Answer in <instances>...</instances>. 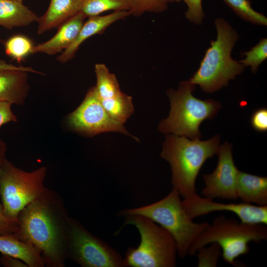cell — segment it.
Segmentation results:
<instances>
[{
	"label": "cell",
	"instance_id": "obj_1",
	"mask_svg": "<svg viewBox=\"0 0 267 267\" xmlns=\"http://www.w3.org/2000/svg\"><path fill=\"white\" fill-rule=\"evenodd\" d=\"M70 217L60 196L48 189L19 213L13 235L35 248L48 267H63L68 258Z\"/></svg>",
	"mask_w": 267,
	"mask_h": 267
},
{
	"label": "cell",
	"instance_id": "obj_2",
	"mask_svg": "<svg viewBox=\"0 0 267 267\" xmlns=\"http://www.w3.org/2000/svg\"><path fill=\"white\" fill-rule=\"evenodd\" d=\"M220 135L207 140L168 134L160 155L171 165L173 188L183 199L196 194L195 180L205 161L217 153Z\"/></svg>",
	"mask_w": 267,
	"mask_h": 267
},
{
	"label": "cell",
	"instance_id": "obj_3",
	"mask_svg": "<svg viewBox=\"0 0 267 267\" xmlns=\"http://www.w3.org/2000/svg\"><path fill=\"white\" fill-rule=\"evenodd\" d=\"M217 38L211 41L196 72L188 81L198 85L206 93H212L228 85L241 74L245 67L231 57L239 39L237 31L223 18L214 21Z\"/></svg>",
	"mask_w": 267,
	"mask_h": 267
},
{
	"label": "cell",
	"instance_id": "obj_4",
	"mask_svg": "<svg viewBox=\"0 0 267 267\" xmlns=\"http://www.w3.org/2000/svg\"><path fill=\"white\" fill-rule=\"evenodd\" d=\"M196 85L188 81L181 82L177 89H169L171 109L169 116L160 123L158 130L190 139H200L199 126L211 119L221 108L220 102L212 99L201 100L192 95Z\"/></svg>",
	"mask_w": 267,
	"mask_h": 267
},
{
	"label": "cell",
	"instance_id": "obj_5",
	"mask_svg": "<svg viewBox=\"0 0 267 267\" xmlns=\"http://www.w3.org/2000/svg\"><path fill=\"white\" fill-rule=\"evenodd\" d=\"M121 215H138L146 217L166 229L174 238L177 254L184 258L193 241L209 227L208 222L195 223L186 213L178 191L173 188L162 199L151 204L121 211Z\"/></svg>",
	"mask_w": 267,
	"mask_h": 267
},
{
	"label": "cell",
	"instance_id": "obj_6",
	"mask_svg": "<svg viewBox=\"0 0 267 267\" xmlns=\"http://www.w3.org/2000/svg\"><path fill=\"white\" fill-rule=\"evenodd\" d=\"M267 239L266 225L243 223L220 215L193 241L188 254L194 255L201 247L216 242L222 249L224 261L235 267V259L249 253L250 242L258 243Z\"/></svg>",
	"mask_w": 267,
	"mask_h": 267
},
{
	"label": "cell",
	"instance_id": "obj_7",
	"mask_svg": "<svg viewBox=\"0 0 267 267\" xmlns=\"http://www.w3.org/2000/svg\"><path fill=\"white\" fill-rule=\"evenodd\" d=\"M125 225H133L140 235L136 248H129L123 267H174L176 266L177 247L172 235L164 227L144 216L128 215Z\"/></svg>",
	"mask_w": 267,
	"mask_h": 267
},
{
	"label": "cell",
	"instance_id": "obj_8",
	"mask_svg": "<svg viewBox=\"0 0 267 267\" xmlns=\"http://www.w3.org/2000/svg\"><path fill=\"white\" fill-rule=\"evenodd\" d=\"M45 167L28 172L16 167L5 158L0 163V195L4 213L18 222L20 211L48 190L44 184Z\"/></svg>",
	"mask_w": 267,
	"mask_h": 267
},
{
	"label": "cell",
	"instance_id": "obj_9",
	"mask_svg": "<svg viewBox=\"0 0 267 267\" xmlns=\"http://www.w3.org/2000/svg\"><path fill=\"white\" fill-rule=\"evenodd\" d=\"M68 252V258L83 267H123L120 254L71 218Z\"/></svg>",
	"mask_w": 267,
	"mask_h": 267
},
{
	"label": "cell",
	"instance_id": "obj_10",
	"mask_svg": "<svg viewBox=\"0 0 267 267\" xmlns=\"http://www.w3.org/2000/svg\"><path fill=\"white\" fill-rule=\"evenodd\" d=\"M69 125L74 130L89 135L116 132L130 135L124 124L113 120L103 107L95 87L91 88L80 106L68 118Z\"/></svg>",
	"mask_w": 267,
	"mask_h": 267
},
{
	"label": "cell",
	"instance_id": "obj_11",
	"mask_svg": "<svg viewBox=\"0 0 267 267\" xmlns=\"http://www.w3.org/2000/svg\"><path fill=\"white\" fill-rule=\"evenodd\" d=\"M217 154V167L211 174L203 176L205 186L201 194L212 199L235 200L238 198L236 184L239 170L233 161L231 144L226 141L219 147Z\"/></svg>",
	"mask_w": 267,
	"mask_h": 267
},
{
	"label": "cell",
	"instance_id": "obj_12",
	"mask_svg": "<svg viewBox=\"0 0 267 267\" xmlns=\"http://www.w3.org/2000/svg\"><path fill=\"white\" fill-rule=\"evenodd\" d=\"M188 215L193 219L215 211H228L235 214L240 222L247 223L267 224V206H255L244 202L221 203L212 199L203 198L197 193L181 200Z\"/></svg>",
	"mask_w": 267,
	"mask_h": 267
},
{
	"label": "cell",
	"instance_id": "obj_13",
	"mask_svg": "<svg viewBox=\"0 0 267 267\" xmlns=\"http://www.w3.org/2000/svg\"><path fill=\"white\" fill-rule=\"evenodd\" d=\"M131 15L130 11H115L105 15L89 17L84 22L79 33L72 44L57 57L61 63H65L72 59L80 45L89 37L102 33L115 22Z\"/></svg>",
	"mask_w": 267,
	"mask_h": 267
},
{
	"label": "cell",
	"instance_id": "obj_14",
	"mask_svg": "<svg viewBox=\"0 0 267 267\" xmlns=\"http://www.w3.org/2000/svg\"><path fill=\"white\" fill-rule=\"evenodd\" d=\"M86 18L81 11L59 27L56 34L49 40L34 46L33 53L53 55L67 49L76 38Z\"/></svg>",
	"mask_w": 267,
	"mask_h": 267
},
{
	"label": "cell",
	"instance_id": "obj_15",
	"mask_svg": "<svg viewBox=\"0 0 267 267\" xmlns=\"http://www.w3.org/2000/svg\"><path fill=\"white\" fill-rule=\"evenodd\" d=\"M81 0H50L45 13L37 20L42 34L60 25L81 11Z\"/></svg>",
	"mask_w": 267,
	"mask_h": 267
},
{
	"label": "cell",
	"instance_id": "obj_16",
	"mask_svg": "<svg viewBox=\"0 0 267 267\" xmlns=\"http://www.w3.org/2000/svg\"><path fill=\"white\" fill-rule=\"evenodd\" d=\"M28 72L0 70V101L22 105L29 89Z\"/></svg>",
	"mask_w": 267,
	"mask_h": 267
},
{
	"label": "cell",
	"instance_id": "obj_17",
	"mask_svg": "<svg viewBox=\"0 0 267 267\" xmlns=\"http://www.w3.org/2000/svg\"><path fill=\"white\" fill-rule=\"evenodd\" d=\"M236 194L243 202L267 206V178L239 171Z\"/></svg>",
	"mask_w": 267,
	"mask_h": 267
},
{
	"label": "cell",
	"instance_id": "obj_18",
	"mask_svg": "<svg viewBox=\"0 0 267 267\" xmlns=\"http://www.w3.org/2000/svg\"><path fill=\"white\" fill-rule=\"evenodd\" d=\"M0 252L21 260L29 267L45 266L43 258L35 248L13 234L0 235Z\"/></svg>",
	"mask_w": 267,
	"mask_h": 267
},
{
	"label": "cell",
	"instance_id": "obj_19",
	"mask_svg": "<svg viewBox=\"0 0 267 267\" xmlns=\"http://www.w3.org/2000/svg\"><path fill=\"white\" fill-rule=\"evenodd\" d=\"M38 17L22 1L0 0V25L8 29L28 26Z\"/></svg>",
	"mask_w": 267,
	"mask_h": 267
},
{
	"label": "cell",
	"instance_id": "obj_20",
	"mask_svg": "<svg viewBox=\"0 0 267 267\" xmlns=\"http://www.w3.org/2000/svg\"><path fill=\"white\" fill-rule=\"evenodd\" d=\"M101 101L108 115L122 124L134 112L132 97L122 91L112 97L101 99Z\"/></svg>",
	"mask_w": 267,
	"mask_h": 267
},
{
	"label": "cell",
	"instance_id": "obj_21",
	"mask_svg": "<svg viewBox=\"0 0 267 267\" xmlns=\"http://www.w3.org/2000/svg\"><path fill=\"white\" fill-rule=\"evenodd\" d=\"M94 71L96 78L95 87L100 99L112 97L122 92L116 76L105 64H96Z\"/></svg>",
	"mask_w": 267,
	"mask_h": 267
},
{
	"label": "cell",
	"instance_id": "obj_22",
	"mask_svg": "<svg viewBox=\"0 0 267 267\" xmlns=\"http://www.w3.org/2000/svg\"><path fill=\"white\" fill-rule=\"evenodd\" d=\"M130 0H81V12L86 17L99 15L109 10L130 11Z\"/></svg>",
	"mask_w": 267,
	"mask_h": 267
},
{
	"label": "cell",
	"instance_id": "obj_23",
	"mask_svg": "<svg viewBox=\"0 0 267 267\" xmlns=\"http://www.w3.org/2000/svg\"><path fill=\"white\" fill-rule=\"evenodd\" d=\"M234 13L242 19L258 26H267V18L256 11L250 0H222Z\"/></svg>",
	"mask_w": 267,
	"mask_h": 267
},
{
	"label": "cell",
	"instance_id": "obj_24",
	"mask_svg": "<svg viewBox=\"0 0 267 267\" xmlns=\"http://www.w3.org/2000/svg\"><path fill=\"white\" fill-rule=\"evenodd\" d=\"M33 45L27 37L17 35L9 38L5 43V53L12 59L20 61L33 53Z\"/></svg>",
	"mask_w": 267,
	"mask_h": 267
},
{
	"label": "cell",
	"instance_id": "obj_25",
	"mask_svg": "<svg viewBox=\"0 0 267 267\" xmlns=\"http://www.w3.org/2000/svg\"><path fill=\"white\" fill-rule=\"evenodd\" d=\"M242 54L245 57L239 62L245 67L250 66L252 72L256 73L260 65L267 58V38L262 39L255 46Z\"/></svg>",
	"mask_w": 267,
	"mask_h": 267
},
{
	"label": "cell",
	"instance_id": "obj_26",
	"mask_svg": "<svg viewBox=\"0 0 267 267\" xmlns=\"http://www.w3.org/2000/svg\"><path fill=\"white\" fill-rule=\"evenodd\" d=\"M130 14L139 16L145 12L159 13L168 8L171 0H130Z\"/></svg>",
	"mask_w": 267,
	"mask_h": 267
},
{
	"label": "cell",
	"instance_id": "obj_27",
	"mask_svg": "<svg viewBox=\"0 0 267 267\" xmlns=\"http://www.w3.org/2000/svg\"><path fill=\"white\" fill-rule=\"evenodd\" d=\"M208 248L201 247L197 251L198 267H217L218 260L222 255V251L220 245L216 243H211Z\"/></svg>",
	"mask_w": 267,
	"mask_h": 267
},
{
	"label": "cell",
	"instance_id": "obj_28",
	"mask_svg": "<svg viewBox=\"0 0 267 267\" xmlns=\"http://www.w3.org/2000/svg\"><path fill=\"white\" fill-rule=\"evenodd\" d=\"M171 2L183 1L187 6L185 18L191 23L201 25L205 14L202 6V0H171Z\"/></svg>",
	"mask_w": 267,
	"mask_h": 267
},
{
	"label": "cell",
	"instance_id": "obj_29",
	"mask_svg": "<svg viewBox=\"0 0 267 267\" xmlns=\"http://www.w3.org/2000/svg\"><path fill=\"white\" fill-rule=\"evenodd\" d=\"M251 125L253 128L260 132L267 131V109L261 108L256 110L251 117Z\"/></svg>",
	"mask_w": 267,
	"mask_h": 267
},
{
	"label": "cell",
	"instance_id": "obj_30",
	"mask_svg": "<svg viewBox=\"0 0 267 267\" xmlns=\"http://www.w3.org/2000/svg\"><path fill=\"white\" fill-rule=\"evenodd\" d=\"M3 159L0 160V163ZM18 224L7 218L5 215L2 204H0V235L13 234L18 229Z\"/></svg>",
	"mask_w": 267,
	"mask_h": 267
},
{
	"label": "cell",
	"instance_id": "obj_31",
	"mask_svg": "<svg viewBox=\"0 0 267 267\" xmlns=\"http://www.w3.org/2000/svg\"><path fill=\"white\" fill-rule=\"evenodd\" d=\"M11 104L7 101H0V127L9 122H16V117L11 110Z\"/></svg>",
	"mask_w": 267,
	"mask_h": 267
},
{
	"label": "cell",
	"instance_id": "obj_32",
	"mask_svg": "<svg viewBox=\"0 0 267 267\" xmlns=\"http://www.w3.org/2000/svg\"><path fill=\"white\" fill-rule=\"evenodd\" d=\"M0 263L2 266L6 267H27L21 260L4 254H2L0 258Z\"/></svg>",
	"mask_w": 267,
	"mask_h": 267
},
{
	"label": "cell",
	"instance_id": "obj_33",
	"mask_svg": "<svg viewBox=\"0 0 267 267\" xmlns=\"http://www.w3.org/2000/svg\"><path fill=\"white\" fill-rule=\"evenodd\" d=\"M0 70H23L28 72L38 73L31 67L15 66L7 63L3 60H0Z\"/></svg>",
	"mask_w": 267,
	"mask_h": 267
},
{
	"label": "cell",
	"instance_id": "obj_34",
	"mask_svg": "<svg viewBox=\"0 0 267 267\" xmlns=\"http://www.w3.org/2000/svg\"><path fill=\"white\" fill-rule=\"evenodd\" d=\"M17 0V1H22L23 0Z\"/></svg>",
	"mask_w": 267,
	"mask_h": 267
}]
</instances>
